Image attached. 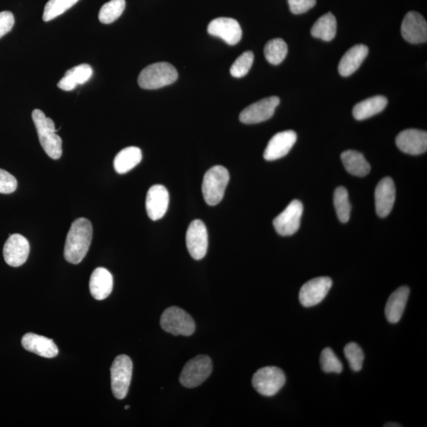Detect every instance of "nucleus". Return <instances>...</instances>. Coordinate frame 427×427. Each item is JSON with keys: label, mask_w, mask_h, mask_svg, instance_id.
I'll return each mask as SVG.
<instances>
[{"label": "nucleus", "mask_w": 427, "mask_h": 427, "mask_svg": "<svg viewBox=\"0 0 427 427\" xmlns=\"http://www.w3.org/2000/svg\"><path fill=\"white\" fill-rule=\"evenodd\" d=\"M22 345L26 351L44 358L52 359L57 356L59 353L54 340L35 333L25 334L22 339Z\"/></svg>", "instance_id": "nucleus-20"}, {"label": "nucleus", "mask_w": 427, "mask_h": 427, "mask_svg": "<svg viewBox=\"0 0 427 427\" xmlns=\"http://www.w3.org/2000/svg\"><path fill=\"white\" fill-rule=\"evenodd\" d=\"M387 100L384 96H374L361 102L353 109V116L358 121L368 119L383 112L387 107Z\"/></svg>", "instance_id": "nucleus-26"}, {"label": "nucleus", "mask_w": 427, "mask_h": 427, "mask_svg": "<svg viewBox=\"0 0 427 427\" xmlns=\"http://www.w3.org/2000/svg\"><path fill=\"white\" fill-rule=\"evenodd\" d=\"M160 322L162 330L174 336L189 337L196 330L193 318L182 308L176 306L167 308L162 315Z\"/></svg>", "instance_id": "nucleus-5"}, {"label": "nucleus", "mask_w": 427, "mask_h": 427, "mask_svg": "<svg viewBox=\"0 0 427 427\" xmlns=\"http://www.w3.org/2000/svg\"><path fill=\"white\" fill-rule=\"evenodd\" d=\"M288 52L287 43L281 38L269 41L265 48L266 60L273 64L278 65L284 61Z\"/></svg>", "instance_id": "nucleus-29"}, {"label": "nucleus", "mask_w": 427, "mask_h": 427, "mask_svg": "<svg viewBox=\"0 0 427 427\" xmlns=\"http://www.w3.org/2000/svg\"><path fill=\"white\" fill-rule=\"evenodd\" d=\"M332 286L330 277L314 278L306 282L299 292L301 304L304 307L317 306L325 299Z\"/></svg>", "instance_id": "nucleus-11"}, {"label": "nucleus", "mask_w": 427, "mask_h": 427, "mask_svg": "<svg viewBox=\"0 0 427 427\" xmlns=\"http://www.w3.org/2000/svg\"><path fill=\"white\" fill-rule=\"evenodd\" d=\"M280 102L278 97H269L256 102L243 110L239 119L243 124H253L270 119Z\"/></svg>", "instance_id": "nucleus-10"}, {"label": "nucleus", "mask_w": 427, "mask_h": 427, "mask_svg": "<svg viewBox=\"0 0 427 427\" xmlns=\"http://www.w3.org/2000/svg\"><path fill=\"white\" fill-rule=\"evenodd\" d=\"M303 213V205L301 201L294 200L291 202L284 212L273 221L275 231L281 236H291L299 231L301 219Z\"/></svg>", "instance_id": "nucleus-9"}, {"label": "nucleus", "mask_w": 427, "mask_h": 427, "mask_svg": "<svg viewBox=\"0 0 427 427\" xmlns=\"http://www.w3.org/2000/svg\"><path fill=\"white\" fill-rule=\"evenodd\" d=\"M344 354L352 371L359 372L362 370L364 361L362 348L356 343L348 344L344 347Z\"/></svg>", "instance_id": "nucleus-35"}, {"label": "nucleus", "mask_w": 427, "mask_h": 427, "mask_svg": "<svg viewBox=\"0 0 427 427\" xmlns=\"http://www.w3.org/2000/svg\"><path fill=\"white\" fill-rule=\"evenodd\" d=\"M320 360L321 370L325 373H340L343 371V364L330 347L322 351Z\"/></svg>", "instance_id": "nucleus-33"}, {"label": "nucleus", "mask_w": 427, "mask_h": 427, "mask_svg": "<svg viewBox=\"0 0 427 427\" xmlns=\"http://www.w3.org/2000/svg\"><path fill=\"white\" fill-rule=\"evenodd\" d=\"M369 54V49L364 44L353 46L342 57L339 64V72L342 76L347 77L354 73Z\"/></svg>", "instance_id": "nucleus-23"}, {"label": "nucleus", "mask_w": 427, "mask_h": 427, "mask_svg": "<svg viewBox=\"0 0 427 427\" xmlns=\"http://www.w3.org/2000/svg\"><path fill=\"white\" fill-rule=\"evenodd\" d=\"M334 205L339 221L343 223L349 221L351 205L349 195L344 187H338L335 191Z\"/></svg>", "instance_id": "nucleus-30"}, {"label": "nucleus", "mask_w": 427, "mask_h": 427, "mask_svg": "<svg viewBox=\"0 0 427 427\" xmlns=\"http://www.w3.org/2000/svg\"><path fill=\"white\" fill-rule=\"evenodd\" d=\"M186 245L188 253L195 260L205 258L208 248V234L205 223L196 219L189 225L186 234Z\"/></svg>", "instance_id": "nucleus-12"}, {"label": "nucleus", "mask_w": 427, "mask_h": 427, "mask_svg": "<svg viewBox=\"0 0 427 427\" xmlns=\"http://www.w3.org/2000/svg\"><path fill=\"white\" fill-rule=\"evenodd\" d=\"M179 78V73L172 64L166 62L156 63L144 68L138 83L145 90H156L173 84Z\"/></svg>", "instance_id": "nucleus-3"}, {"label": "nucleus", "mask_w": 427, "mask_h": 427, "mask_svg": "<svg viewBox=\"0 0 427 427\" xmlns=\"http://www.w3.org/2000/svg\"><path fill=\"white\" fill-rule=\"evenodd\" d=\"M129 407H130L129 406H126V409H129Z\"/></svg>", "instance_id": "nucleus-40"}, {"label": "nucleus", "mask_w": 427, "mask_h": 427, "mask_svg": "<svg viewBox=\"0 0 427 427\" xmlns=\"http://www.w3.org/2000/svg\"><path fill=\"white\" fill-rule=\"evenodd\" d=\"M208 32L210 35L222 39L227 44H238L242 37L240 24L231 18H218L208 25Z\"/></svg>", "instance_id": "nucleus-14"}, {"label": "nucleus", "mask_w": 427, "mask_h": 427, "mask_svg": "<svg viewBox=\"0 0 427 427\" xmlns=\"http://www.w3.org/2000/svg\"><path fill=\"white\" fill-rule=\"evenodd\" d=\"M395 200V184L391 177H384L379 181L375 189L376 212L380 218H385L390 214Z\"/></svg>", "instance_id": "nucleus-19"}, {"label": "nucleus", "mask_w": 427, "mask_h": 427, "mask_svg": "<svg viewBox=\"0 0 427 427\" xmlns=\"http://www.w3.org/2000/svg\"><path fill=\"white\" fill-rule=\"evenodd\" d=\"M30 247L28 239L21 234H12L4 247V258L8 265L20 267L28 259Z\"/></svg>", "instance_id": "nucleus-13"}, {"label": "nucleus", "mask_w": 427, "mask_h": 427, "mask_svg": "<svg viewBox=\"0 0 427 427\" xmlns=\"http://www.w3.org/2000/svg\"><path fill=\"white\" fill-rule=\"evenodd\" d=\"M37 128L38 139L44 152L51 159L57 160L62 156V140L56 134L58 130L55 128L54 121L46 117L40 109H35L32 114Z\"/></svg>", "instance_id": "nucleus-2"}, {"label": "nucleus", "mask_w": 427, "mask_h": 427, "mask_svg": "<svg viewBox=\"0 0 427 427\" xmlns=\"http://www.w3.org/2000/svg\"><path fill=\"white\" fill-rule=\"evenodd\" d=\"M402 34L405 40L411 44L426 42L427 23L425 18L415 11L407 13L402 25Z\"/></svg>", "instance_id": "nucleus-15"}, {"label": "nucleus", "mask_w": 427, "mask_h": 427, "mask_svg": "<svg viewBox=\"0 0 427 427\" xmlns=\"http://www.w3.org/2000/svg\"><path fill=\"white\" fill-rule=\"evenodd\" d=\"M317 0H288L290 10L294 15H301L316 5Z\"/></svg>", "instance_id": "nucleus-37"}, {"label": "nucleus", "mask_w": 427, "mask_h": 427, "mask_svg": "<svg viewBox=\"0 0 427 427\" xmlns=\"http://www.w3.org/2000/svg\"><path fill=\"white\" fill-rule=\"evenodd\" d=\"M15 25V17L11 11L0 12V38L11 31Z\"/></svg>", "instance_id": "nucleus-38"}, {"label": "nucleus", "mask_w": 427, "mask_h": 427, "mask_svg": "<svg viewBox=\"0 0 427 427\" xmlns=\"http://www.w3.org/2000/svg\"><path fill=\"white\" fill-rule=\"evenodd\" d=\"M169 203L168 190L162 185H155L148 190L146 209L149 218L157 221L166 215Z\"/></svg>", "instance_id": "nucleus-18"}, {"label": "nucleus", "mask_w": 427, "mask_h": 427, "mask_svg": "<svg viewBox=\"0 0 427 427\" xmlns=\"http://www.w3.org/2000/svg\"><path fill=\"white\" fill-rule=\"evenodd\" d=\"M133 362L126 354H121L115 359L110 371L112 391L116 399H123L126 397L133 377Z\"/></svg>", "instance_id": "nucleus-7"}, {"label": "nucleus", "mask_w": 427, "mask_h": 427, "mask_svg": "<svg viewBox=\"0 0 427 427\" xmlns=\"http://www.w3.org/2000/svg\"><path fill=\"white\" fill-rule=\"evenodd\" d=\"M398 148L404 153L419 155L427 149L426 131L417 129H407L400 133L396 139Z\"/></svg>", "instance_id": "nucleus-16"}, {"label": "nucleus", "mask_w": 427, "mask_h": 427, "mask_svg": "<svg viewBox=\"0 0 427 427\" xmlns=\"http://www.w3.org/2000/svg\"><path fill=\"white\" fill-rule=\"evenodd\" d=\"M409 294V287L403 286L398 288L390 295L385 311L386 319L390 323H398L402 319Z\"/></svg>", "instance_id": "nucleus-22"}, {"label": "nucleus", "mask_w": 427, "mask_h": 427, "mask_svg": "<svg viewBox=\"0 0 427 427\" xmlns=\"http://www.w3.org/2000/svg\"><path fill=\"white\" fill-rule=\"evenodd\" d=\"M142 151L139 148L128 147L120 151L114 162L116 172L124 174L139 165L142 160Z\"/></svg>", "instance_id": "nucleus-27"}, {"label": "nucleus", "mask_w": 427, "mask_h": 427, "mask_svg": "<svg viewBox=\"0 0 427 427\" xmlns=\"http://www.w3.org/2000/svg\"><path fill=\"white\" fill-rule=\"evenodd\" d=\"M385 426H402V425H399L398 423H387L385 425Z\"/></svg>", "instance_id": "nucleus-39"}, {"label": "nucleus", "mask_w": 427, "mask_h": 427, "mask_svg": "<svg viewBox=\"0 0 427 427\" xmlns=\"http://www.w3.org/2000/svg\"><path fill=\"white\" fill-rule=\"evenodd\" d=\"M337 23L336 17L331 12L322 16L314 23L311 30L313 37L321 39L325 42H331L336 37Z\"/></svg>", "instance_id": "nucleus-28"}, {"label": "nucleus", "mask_w": 427, "mask_h": 427, "mask_svg": "<svg viewBox=\"0 0 427 427\" xmlns=\"http://www.w3.org/2000/svg\"><path fill=\"white\" fill-rule=\"evenodd\" d=\"M93 76L91 66L83 64L66 71L64 77L58 83V88L64 91L75 90L78 85H83L90 80Z\"/></svg>", "instance_id": "nucleus-24"}, {"label": "nucleus", "mask_w": 427, "mask_h": 427, "mask_svg": "<svg viewBox=\"0 0 427 427\" xmlns=\"http://www.w3.org/2000/svg\"><path fill=\"white\" fill-rule=\"evenodd\" d=\"M93 238V227L90 222L84 218L72 223L66 239L64 258L71 264L78 265L87 255Z\"/></svg>", "instance_id": "nucleus-1"}, {"label": "nucleus", "mask_w": 427, "mask_h": 427, "mask_svg": "<svg viewBox=\"0 0 427 427\" xmlns=\"http://www.w3.org/2000/svg\"><path fill=\"white\" fill-rule=\"evenodd\" d=\"M252 383L254 389L262 396L273 397L285 385V373L278 367H263L255 373Z\"/></svg>", "instance_id": "nucleus-6"}, {"label": "nucleus", "mask_w": 427, "mask_h": 427, "mask_svg": "<svg viewBox=\"0 0 427 427\" xmlns=\"http://www.w3.org/2000/svg\"><path fill=\"white\" fill-rule=\"evenodd\" d=\"M229 181V174L225 167L215 166L207 171L203 176L202 192L208 205L215 206L222 200Z\"/></svg>", "instance_id": "nucleus-4"}, {"label": "nucleus", "mask_w": 427, "mask_h": 427, "mask_svg": "<svg viewBox=\"0 0 427 427\" xmlns=\"http://www.w3.org/2000/svg\"><path fill=\"white\" fill-rule=\"evenodd\" d=\"M341 160L348 173L354 176H365L371 172V165L364 155L356 150H348L341 155Z\"/></svg>", "instance_id": "nucleus-25"}, {"label": "nucleus", "mask_w": 427, "mask_h": 427, "mask_svg": "<svg viewBox=\"0 0 427 427\" xmlns=\"http://www.w3.org/2000/svg\"><path fill=\"white\" fill-rule=\"evenodd\" d=\"M254 61V55L251 51L245 52L233 64L231 74L235 78H242L248 73Z\"/></svg>", "instance_id": "nucleus-34"}, {"label": "nucleus", "mask_w": 427, "mask_h": 427, "mask_svg": "<svg viewBox=\"0 0 427 427\" xmlns=\"http://www.w3.org/2000/svg\"><path fill=\"white\" fill-rule=\"evenodd\" d=\"M126 6V0H110L104 4L98 15L100 22L104 24L113 23L123 14Z\"/></svg>", "instance_id": "nucleus-31"}, {"label": "nucleus", "mask_w": 427, "mask_h": 427, "mask_svg": "<svg viewBox=\"0 0 427 427\" xmlns=\"http://www.w3.org/2000/svg\"><path fill=\"white\" fill-rule=\"evenodd\" d=\"M213 366L212 359L207 356H196L184 366L180 376L183 386L193 389L198 387L211 375Z\"/></svg>", "instance_id": "nucleus-8"}, {"label": "nucleus", "mask_w": 427, "mask_h": 427, "mask_svg": "<svg viewBox=\"0 0 427 427\" xmlns=\"http://www.w3.org/2000/svg\"><path fill=\"white\" fill-rule=\"evenodd\" d=\"M80 0H49L46 4L43 13V20L49 22L64 14Z\"/></svg>", "instance_id": "nucleus-32"}, {"label": "nucleus", "mask_w": 427, "mask_h": 427, "mask_svg": "<svg viewBox=\"0 0 427 427\" xmlns=\"http://www.w3.org/2000/svg\"><path fill=\"white\" fill-rule=\"evenodd\" d=\"M18 182L16 177L0 169V193L11 194L16 191Z\"/></svg>", "instance_id": "nucleus-36"}, {"label": "nucleus", "mask_w": 427, "mask_h": 427, "mask_svg": "<svg viewBox=\"0 0 427 427\" xmlns=\"http://www.w3.org/2000/svg\"><path fill=\"white\" fill-rule=\"evenodd\" d=\"M113 275L104 267H97L92 273L90 280V291L96 300L102 301L109 296L113 291Z\"/></svg>", "instance_id": "nucleus-21"}, {"label": "nucleus", "mask_w": 427, "mask_h": 427, "mask_svg": "<svg viewBox=\"0 0 427 427\" xmlns=\"http://www.w3.org/2000/svg\"><path fill=\"white\" fill-rule=\"evenodd\" d=\"M297 140V134L294 131H281L275 135L265 150L264 157L267 161H275L285 157Z\"/></svg>", "instance_id": "nucleus-17"}]
</instances>
